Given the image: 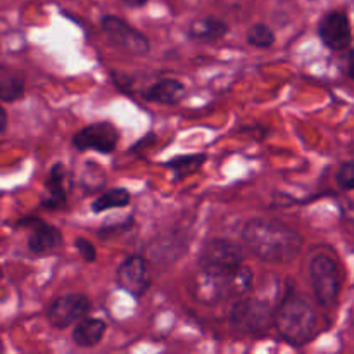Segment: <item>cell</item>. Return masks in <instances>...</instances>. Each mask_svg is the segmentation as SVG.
<instances>
[{
	"instance_id": "obj_14",
	"label": "cell",
	"mask_w": 354,
	"mask_h": 354,
	"mask_svg": "<svg viewBox=\"0 0 354 354\" xmlns=\"http://www.w3.org/2000/svg\"><path fill=\"white\" fill-rule=\"evenodd\" d=\"M66 168L61 162L52 165L48 171L47 180H45V196L41 197V206L45 209H61L66 204Z\"/></svg>"
},
{
	"instance_id": "obj_24",
	"label": "cell",
	"mask_w": 354,
	"mask_h": 354,
	"mask_svg": "<svg viewBox=\"0 0 354 354\" xmlns=\"http://www.w3.org/2000/svg\"><path fill=\"white\" fill-rule=\"evenodd\" d=\"M127 7H133V9H138V7H144L149 0H121Z\"/></svg>"
},
{
	"instance_id": "obj_6",
	"label": "cell",
	"mask_w": 354,
	"mask_h": 354,
	"mask_svg": "<svg viewBox=\"0 0 354 354\" xmlns=\"http://www.w3.org/2000/svg\"><path fill=\"white\" fill-rule=\"evenodd\" d=\"M241 265H244V249L230 239H211L201 249L199 266L204 272H234Z\"/></svg>"
},
{
	"instance_id": "obj_20",
	"label": "cell",
	"mask_w": 354,
	"mask_h": 354,
	"mask_svg": "<svg viewBox=\"0 0 354 354\" xmlns=\"http://www.w3.org/2000/svg\"><path fill=\"white\" fill-rule=\"evenodd\" d=\"M245 40L256 48H270L275 44V31L265 23H256L245 33Z\"/></svg>"
},
{
	"instance_id": "obj_7",
	"label": "cell",
	"mask_w": 354,
	"mask_h": 354,
	"mask_svg": "<svg viewBox=\"0 0 354 354\" xmlns=\"http://www.w3.org/2000/svg\"><path fill=\"white\" fill-rule=\"evenodd\" d=\"M100 28L107 35L111 44L116 45L121 50L130 52V54L135 55H147L149 50H151L149 38L138 30H135L133 26H130L121 17L107 14L100 19Z\"/></svg>"
},
{
	"instance_id": "obj_16",
	"label": "cell",
	"mask_w": 354,
	"mask_h": 354,
	"mask_svg": "<svg viewBox=\"0 0 354 354\" xmlns=\"http://www.w3.org/2000/svg\"><path fill=\"white\" fill-rule=\"evenodd\" d=\"M76 327L73 328V342L78 348H93L102 341L104 334L107 330V324L100 318H85L76 322Z\"/></svg>"
},
{
	"instance_id": "obj_2",
	"label": "cell",
	"mask_w": 354,
	"mask_h": 354,
	"mask_svg": "<svg viewBox=\"0 0 354 354\" xmlns=\"http://www.w3.org/2000/svg\"><path fill=\"white\" fill-rule=\"evenodd\" d=\"M273 325L283 341L292 346H303L313 339L317 313L303 296L289 289L277 313H273Z\"/></svg>"
},
{
	"instance_id": "obj_8",
	"label": "cell",
	"mask_w": 354,
	"mask_h": 354,
	"mask_svg": "<svg viewBox=\"0 0 354 354\" xmlns=\"http://www.w3.org/2000/svg\"><path fill=\"white\" fill-rule=\"evenodd\" d=\"M120 142V131L109 121H99L82 128L73 137V147L80 152L95 151L100 154H113Z\"/></svg>"
},
{
	"instance_id": "obj_23",
	"label": "cell",
	"mask_w": 354,
	"mask_h": 354,
	"mask_svg": "<svg viewBox=\"0 0 354 354\" xmlns=\"http://www.w3.org/2000/svg\"><path fill=\"white\" fill-rule=\"evenodd\" d=\"M7 124H9V118H7L6 107L0 106V133L7 130Z\"/></svg>"
},
{
	"instance_id": "obj_19",
	"label": "cell",
	"mask_w": 354,
	"mask_h": 354,
	"mask_svg": "<svg viewBox=\"0 0 354 354\" xmlns=\"http://www.w3.org/2000/svg\"><path fill=\"white\" fill-rule=\"evenodd\" d=\"M0 75V102H16L24 97V76L21 73Z\"/></svg>"
},
{
	"instance_id": "obj_25",
	"label": "cell",
	"mask_w": 354,
	"mask_h": 354,
	"mask_svg": "<svg viewBox=\"0 0 354 354\" xmlns=\"http://www.w3.org/2000/svg\"><path fill=\"white\" fill-rule=\"evenodd\" d=\"M3 349H6V348H3V344H2V341H0V353H3Z\"/></svg>"
},
{
	"instance_id": "obj_18",
	"label": "cell",
	"mask_w": 354,
	"mask_h": 354,
	"mask_svg": "<svg viewBox=\"0 0 354 354\" xmlns=\"http://www.w3.org/2000/svg\"><path fill=\"white\" fill-rule=\"evenodd\" d=\"M131 201V194L124 187H114L100 194L92 203L93 213H104V211L116 209V207H127Z\"/></svg>"
},
{
	"instance_id": "obj_3",
	"label": "cell",
	"mask_w": 354,
	"mask_h": 354,
	"mask_svg": "<svg viewBox=\"0 0 354 354\" xmlns=\"http://www.w3.org/2000/svg\"><path fill=\"white\" fill-rule=\"evenodd\" d=\"M252 283V272L241 265L234 272H204L201 270L194 279L192 294L204 304H216L232 297H242Z\"/></svg>"
},
{
	"instance_id": "obj_4",
	"label": "cell",
	"mask_w": 354,
	"mask_h": 354,
	"mask_svg": "<svg viewBox=\"0 0 354 354\" xmlns=\"http://www.w3.org/2000/svg\"><path fill=\"white\" fill-rule=\"evenodd\" d=\"M273 325V310L268 301L244 297L232 306L230 327L245 335H263Z\"/></svg>"
},
{
	"instance_id": "obj_13",
	"label": "cell",
	"mask_w": 354,
	"mask_h": 354,
	"mask_svg": "<svg viewBox=\"0 0 354 354\" xmlns=\"http://www.w3.org/2000/svg\"><path fill=\"white\" fill-rule=\"evenodd\" d=\"M187 95V86L180 80L175 78H162L156 82L154 85L149 86L142 92L147 102L161 104V106H176L182 102Z\"/></svg>"
},
{
	"instance_id": "obj_22",
	"label": "cell",
	"mask_w": 354,
	"mask_h": 354,
	"mask_svg": "<svg viewBox=\"0 0 354 354\" xmlns=\"http://www.w3.org/2000/svg\"><path fill=\"white\" fill-rule=\"evenodd\" d=\"M75 248L78 249L80 256H82L83 261L85 263H93L97 259V249H95V245L88 241V239L78 237L75 241Z\"/></svg>"
},
{
	"instance_id": "obj_17",
	"label": "cell",
	"mask_w": 354,
	"mask_h": 354,
	"mask_svg": "<svg viewBox=\"0 0 354 354\" xmlns=\"http://www.w3.org/2000/svg\"><path fill=\"white\" fill-rule=\"evenodd\" d=\"M206 159H207L206 154L178 156V158H173L169 159L168 162H165V168L171 169L176 182H182V180L189 178L190 175L199 171V169L203 168L204 162H206Z\"/></svg>"
},
{
	"instance_id": "obj_11",
	"label": "cell",
	"mask_w": 354,
	"mask_h": 354,
	"mask_svg": "<svg viewBox=\"0 0 354 354\" xmlns=\"http://www.w3.org/2000/svg\"><path fill=\"white\" fill-rule=\"evenodd\" d=\"M17 227L28 228L30 237H28V249L33 254H47L57 249L62 244V234L45 220L38 216H26L17 221Z\"/></svg>"
},
{
	"instance_id": "obj_5",
	"label": "cell",
	"mask_w": 354,
	"mask_h": 354,
	"mask_svg": "<svg viewBox=\"0 0 354 354\" xmlns=\"http://www.w3.org/2000/svg\"><path fill=\"white\" fill-rule=\"evenodd\" d=\"M310 280L318 304L324 308H332L337 303L341 279L339 266L330 256L318 254L310 263Z\"/></svg>"
},
{
	"instance_id": "obj_21",
	"label": "cell",
	"mask_w": 354,
	"mask_h": 354,
	"mask_svg": "<svg viewBox=\"0 0 354 354\" xmlns=\"http://www.w3.org/2000/svg\"><path fill=\"white\" fill-rule=\"evenodd\" d=\"M335 178H337L339 189L344 190V192H351L354 189V162L353 161L342 162Z\"/></svg>"
},
{
	"instance_id": "obj_9",
	"label": "cell",
	"mask_w": 354,
	"mask_h": 354,
	"mask_svg": "<svg viewBox=\"0 0 354 354\" xmlns=\"http://www.w3.org/2000/svg\"><path fill=\"white\" fill-rule=\"evenodd\" d=\"M318 37L332 52H344L351 48L353 31L348 14L344 10H330L325 14L318 23Z\"/></svg>"
},
{
	"instance_id": "obj_12",
	"label": "cell",
	"mask_w": 354,
	"mask_h": 354,
	"mask_svg": "<svg viewBox=\"0 0 354 354\" xmlns=\"http://www.w3.org/2000/svg\"><path fill=\"white\" fill-rule=\"evenodd\" d=\"M116 283L121 290L133 297H142L151 287L147 263L140 256H130L120 265L116 272Z\"/></svg>"
},
{
	"instance_id": "obj_1",
	"label": "cell",
	"mask_w": 354,
	"mask_h": 354,
	"mask_svg": "<svg viewBox=\"0 0 354 354\" xmlns=\"http://www.w3.org/2000/svg\"><path fill=\"white\" fill-rule=\"evenodd\" d=\"M242 241L261 261L283 265L297 258L304 239L282 221L252 218L242 228Z\"/></svg>"
},
{
	"instance_id": "obj_15",
	"label": "cell",
	"mask_w": 354,
	"mask_h": 354,
	"mask_svg": "<svg viewBox=\"0 0 354 354\" xmlns=\"http://www.w3.org/2000/svg\"><path fill=\"white\" fill-rule=\"evenodd\" d=\"M228 24L223 19H218L214 16H204L199 19H194L189 26V38L204 44H213L221 40L228 33Z\"/></svg>"
},
{
	"instance_id": "obj_10",
	"label": "cell",
	"mask_w": 354,
	"mask_h": 354,
	"mask_svg": "<svg viewBox=\"0 0 354 354\" xmlns=\"http://www.w3.org/2000/svg\"><path fill=\"white\" fill-rule=\"evenodd\" d=\"M90 308L92 304H90L88 297H85L83 294H66L50 304L47 311V320L50 327L64 330L82 320L83 317H86Z\"/></svg>"
}]
</instances>
